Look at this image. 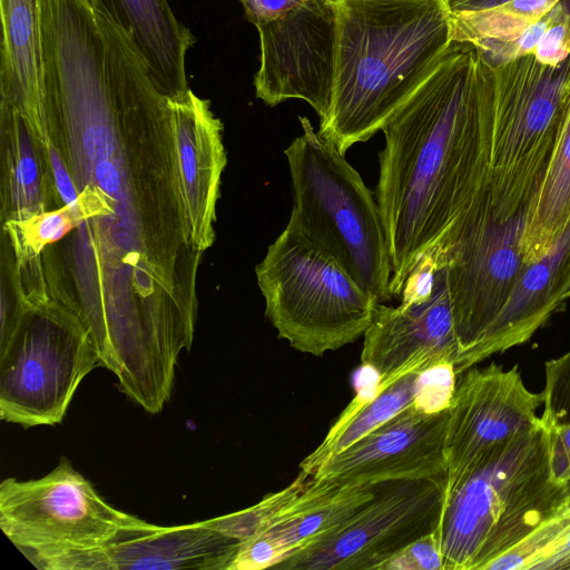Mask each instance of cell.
I'll return each mask as SVG.
<instances>
[{
	"mask_svg": "<svg viewBox=\"0 0 570 570\" xmlns=\"http://www.w3.org/2000/svg\"><path fill=\"white\" fill-rule=\"evenodd\" d=\"M445 483H379L374 497L334 530L274 569L379 570L402 548L439 525Z\"/></svg>",
	"mask_w": 570,
	"mask_h": 570,
	"instance_id": "cell-11",
	"label": "cell"
},
{
	"mask_svg": "<svg viewBox=\"0 0 570 570\" xmlns=\"http://www.w3.org/2000/svg\"><path fill=\"white\" fill-rule=\"evenodd\" d=\"M377 485L309 478L301 494L266 530L238 544L228 570L274 568L353 515L374 497Z\"/></svg>",
	"mask_w": 570,
	"mask_h": 570,
	"instance_id": "cell-17",
	"label": "cell"
},
{
	"mask_svg": "<svg viewBox=\"0 0 570 570\" xmlns=\"http://www.w3.org/2000/svg\"><path fill=\"white\" fill-rule=\"evenodd\" d=\"M114 210L105 196L86 187L78 199L60 208L36 214L21 220H8V232L17 259L28 262L40 255L45 248L61 240L88 220L111 218Z\"/></svg>",
	"mask_w": 570,
	"mask_h": 570,
	"instance_id": "cell-24",
	"label": "cell"
},
{
	"mask_svg": "<svg viewBox=\"0 0 570 570\" xmlns=\"http://www.w3.org/2000/svg\"><path fill=\"white\" fill-rule=\"evenodd\" d=\"M255 274L278 337L314 356L363 336L379 304L333 256L288 226Z\"/></svg>",
	"mask_w": 570,
	"mask_h": 570,
	"instance_id": "cell-6",
	"label": "cell"
},
{
	"mask_svg": "<svg viewBox=\"0 0 570 570\" xmlns=\"http://www.w3.org/2000/svg\"><path fill=\"white\" fill-rule=\"evenodd\" d=\"M298 120L303 132L284 150L293 191L286 226L333 256L385 304L393 298L392 265L375 194L307 117Z\"/></svg>",
	"mask_w": 570,
	"mask_h": 570,
	"instance_id": "cell-4",
	"label": "cell"
},
{
	"mask_svg": "<svg viewBox=\"0 0 570 570\" xmlns=\"http://www.w3.org/2000/svg\"><path fill=\"white\" fill-rule=\"evenodd\" d=\"M569 493L552 474L542 421L498 444L443 499L436 529L443 570H488Z\"/></svg>",
	"mask_w": 570,
	"mask_h": 570,
	"instance_id": "cell-3",
	"label": "cell"
},
{
	"mask_svg": "<svg viewBox=\"0 0 570 570\" xmlns=\"http://www.w3.org/2000/svg\"><path fill=\"white\" fill-rule=\"evenodd\" d=\"M128 39L157 89L178 100L190 90L186 55L196 39L167 0H89Z\"/></svg>",
	"mask_w": 570,
	"mask_h": 570,
	"instance_id": "cell-19",
	"label": "cell"
},
{
	"mask_svg": "<svg viewBox=\"0 0 570 570\" xmlns=\"http://www.w3.org/2000/svg\"><path fill=\"white\" fill-rule=\"evenodd\" d=\"M552 474L570 492V424L547 426Z\"/></svg>",
	"mask_w": 570,
	"mask_h": 570,
	"instance_id": "cell-30",
	"label": "cell"
},
{
	"mask_svg": "<svg viewBox=\"0 0 570 570\" xmlns=\"http://www.w3.org/2000/svg\"><path fill=\"white\" fill-rule=\"evenodd\" d=\"M451 42L444 0H340L335 86L320 135L344 155L371 139Z\"/></svg>",
	"mask_w": 570,
	"mask_h": 570,
	"instance_id": "cell-2",
	"label": "cell"
},
{
	"mask_svg": "<svg viewBox=\"0 0 570 570\" xmlns=\"http://www.w3.org/2000/svg\"><path fill=\"white\" fill-rule=\"evenodd\" d=\"M309 478L299 472L289 485L255 505L209 520L217 530L240 543L266 530L301 494Z\"/></svg>",
	"mask_w": 570,
	"mask_h": 570,
	"instance_id": "cell-26",
	"label": "cell"
},
{
	"mask_svg": "<svg viewBox=\"0 0 570 570\" xmlns=\"http://www.w3.org/2000/svg\"><path fill=\"white\" fill-rule=\"evenodd\" d=\"M175 163L187 246L200 254L214 242L215 212L226 166L223 124L191 90L169 99Z\"/></svg>",
	"mask_w": 570,
	"mask_h": 570,
	"instance_id": "cell-15",
	"label": "cell"
},
{
	"mask_svg": "<svg viewBox=\"0 0 570 570\" xmlns=\"http://www.w3.org/2000/svg\"><path fill=\"white\" fill-rule=\"evenodd\" d=\"M238 542L210 520L127 532L108 544L67 553L48 561L46 570L198 569L228 570Z\"/></svg>",
	"mask_w": 570,
	"mask_h": 570,
	"instance_id": "cell-16",
	"label": "cell"
},
{
	"mask_svg": "<svg viewBox=\"0 0 570 570\" xmlns=\"http://www.w3.org/2000/svg\"><path fill=\"white\" fill-rule=\"evenodd\" d=\"M27 304L0 342V417L23 428L62 421L83 377L101 365L82 321L46 294Z\"/></svg>",
	"mask_w": 570,
	"mask_h": 570,
	"instance_id": "cell-7",
	"label": "cell"
},
{
	"mask_svg": "<svg viewBox=\"0 0 570 570\" xmlns=\"http://www.w3.org/2000/svg\"><path fill=\"white\" fill-rule=\"evenodd\" d=\"M340 0H305L283 16L256 26L261 65L256 97L275 107L306 101L324 119L336 78Z\"/></svg>",
	"mask_w": 570,
	"mask_h": 570,
	"instance_id": "cell-12",
	"label": "cell"
},
{
	"mask_svg": "<svg viewBox=\"0 0 570 570\" xmlns=\"http://www.w3.org/2000/svg\"><path fill=\"white\" fill-rule=\"evenodd\" d=\"M569 284L570 224L546 254L525 263L480 344L476 364L528 342L569 298Z\"/></svg>",
	"mask_w": 570,
	"mask_h": 570,
	"instance_id": "cell-18",
	"label": "cell"
},
{
	"mask_svg": "<svg viewBox=\"0 0 570 570\" xmlns=\"http://www.w3.org/2000/svg\"><path fill=\"white\" fill-rule=\"evenodd\" d=\"M544 374L541 421L548 428L570 424V351L548 361Z\"/></svg>",
	"mask_w": 570,
	"mask_h": 570,
	"instance_id": "cell-27",
	"label": "cell"
},
{
	"mask_svg": "<svg viewBox=\"0 0 570 570\" xmlns=\"http://www.w3.org/2000/svg\"><path fill=\"white\" fill-rule=\"evenodd\" d=\"M509 0H444L450 13L478 11L502 4Z\"/></svg>",
	"mask_w": 570,
	"mask_h": 570,
	"instance_id": "cell-32",
	"label": "cell"
},
{
	"mask_svg": "<svg viewBox=\"0 0 570 570\" xmlns=\"http://www.w3.org/2000/svg\"><path fill=\"white\" fill-rule=\"evenodd\" d=\"M449 407L409 406L325 460L311 478L354 485L401 480L445 483Z\"/></svg>",
	"mask_w": 570,
	"mask_h": 570,
	"instance_id": "cell-14",
	"label": "cell"
},
{
	"mask_svg": "<svg viewBox=\"0 0 570 570\" xmlns=\"http://www.w3.org/2000/svg\"><path fill=\"white\" fill-rule=\"evenodd\" d=\"M491 122L489 187L500 220L528 213L570 107V56L558 66L533 53L499 67L478 57Z\"/></svg>",
	"mask_w": 570,
	"mask_h": 570,
	"instance_id": "cell-5",
	"label": "cell"
},
{
	"mask_svg": "<svg viewBox=\"0 0 570 570\" xmlns=\"http://www.w3.org/2000/svg\"><path fill=\"white\" fill-rule=\"evenodd\" d=\"M456 376L452 365H442L424 372H411L377 386L368 401L351 405L352 410L345 412L323 442L301 462L299 471L312 476L325 460L415 403L425 404L434 411L449 407Z\"/></svg>",
	"mask_w": 570,
	"mask_h": 570,
	"instance_id": "cell-20",
	"label": "cell"
},
{
	"mask_svg": "<svg viewBox=\"0 0 570 570\" xmlns=\"http://www.w3.org/2000/svg\"><path fill=\"white\" fill-rule=\"evenodd\" d=\"M375 188L390 250V291L400 297L425 252L489 185L491 122L470 42L441 60L384 124Z\"/></svg>",
	"mask_w": 570,
	"mask_h": 570,
	"instance_id": "cell-1",
	"label": "cell"
},
{
	"mask_svg": "<svg viewBox=\"0 0 570 570\" xmlns=\"http://www.w3.org/2000/svg\"><path fill=\"white\" fill-rule=\"evenodd\" d=\"M2 141L7 142L3 163V194L8 199V220H21L52 210L60 199L45 150L38 144L21 114L0 100Z\"/></svg>",
	"mask_w": 570,
	"mask_h": 570,
	"instance_id": "cell-22",
	"label": "cell"
},
{
	"mask_svg": "<svg viewBox=\"0 0 570 570\" xmlns=\"http://www.w3.org/2000/svg\"><path fill=\"white\" fill-rule=\"evenodd\" d=\"M0 96L39 132L45 125L40 0H0Z\"/></svg>",
	"mask_w": 570,
	"mask_h": 570,
	"instance_id": "cell-21",
	"label": "cell"
},
{
	"mask_svg": "<svg viewBox=\"0 0 570 570\" xmlns=\"http://www.w3.org/2000/svg\"><path fill=\"white\" fill-rule=\"evenodd\" d=\"M568 295H569V297H570V284H569V291H568Z\"/></svg>",
	"mask_w": 570,
	"mask_h": 570,
	"instance_id": "cell-33",
	"label": "cell"
},
{
	"mask_svg": "<svg viewBox=\"0 0 570 570\" xmlns=\"http://www.w3.org/2000/svg\"><path fill=\"white\" fill-rule=\"evenodd\" d=\"M541 405L542 393L525 386L518 366L492 363L461 373L449 407L443 499L491 449L535 428Z\"/></svg>",
	"mask_w": 570,
	"mask_h": 570,
	"instance_id": "cell-13",
	"label": "cell"
},
{
	"mask_svg": "<svg viewBox=\"0 0 570 570\" xmlns=\"http://www.w3.org/2000/svg\"><path fill=\"white\" fill-rule=\"evenodd\" d=\"M400 304L379 303L364 333L362 365L384 386L396 377L442 365L455 367L459 344L442 256L429 249L403 285Z\"/></svg>",
	"mask_w": 570,
	"mask_h": 570,
	"instance_id": "cell-10",
	"label": "cell"
},
{
	"mask_svg": "<svg viewBox=\"0 0 570 570\" xmlns=\"http://www.w3.org/2000/svg\"><path fill=\"white\" fill-rule=\"evenodd\" d=\"M553 19L552 9L532 23L519 37L508 41L480 40L472 43L479 59L489 67H499L523 56L533 53L541 36Z\"/></svg>",
	"mask_w": 570,
	"mask_h": 570,
	"instance_id": "cell-28",
	"label": "cell"
},
{
	"mask_svg": "<svg viewBox=\"0 0 570 570\" xmlns=\"http://www.w3.org/2000/svg\"><path fill=\"white\" fill-rule=\"evenodd\" d=\"M570 224V107L523 232L525 263L546 254Z\"/></svg>",
	"mask_w": 570,
	"mask_h": 570,
	"instance_id": "cell-23",
	"label": "cell"
},
{
	"mask_svg": "<svg viewBox=\"0 0 570 570\" xmlns=\"http://www.w3.org/2000/svg\"><path fill=\"white\" fill-rule=\"evenodd\" d=\"M436 529L402 548L379 570H443Z\"/></svg>",
	"mask_w": 570,
	"mask_h": 570,
	"instance_id": "cell-29",
	"label": "cell"
},
{
	"mask_svg": "<svg viewBox=\"0 0 570 570\" xmlns=\"http://www.w3.org/2000/svg\"><path fill=\"white\" fill-rule=\"evenodd\" d=\"M149 524L110 505L65 458L40 479L9 478L0 484V528L39 569Z\"/></svg>",
	"mask_w": 570,
	"mask_h": 570,
	"instance_id": "cell-9",
	"label": "cell"
},
{
	"mask_svg": "<svg viewBox=\"0 0 570 570\" xmlns=\"http://www.w3.org/2000/svg\"><path fill=\"white\" fill-rule=\"evenodd\" d=\"M527 215L495 218L488 185L433 246L446 272L459 344L458 376L476 364L480 344L525 265Z\"/></svg>",
	"mask_w": 570,
	"mask_h": 570,
	"instance_id": "cell-8",
	"label": "cell"
},
{
	"mask_svg": "<svg viewBox=\"0 0 570 570\" xmlns=\"http://www.w3.org/2000/svg\"><path fill=\"white\" fill-rule=\"evenodd\" d=\"M560 0H509L478 11L450 13L452 41H508L519 37Z\"/></svg>",
	"mask_w": 570,
	"mask_h": 570,
	"instance_id": "cell-25",
	"label": "cell"
},
{
	"mask_svg": "<svg viewBox=\"0 0 570 570\" xmlns=\"http://www.w3.org/2000/svg\"><path fill=\"white\" fill-rule=\"evenodd\" d=\"M246 19L255 27L291 11L305 0H239Z\"/></svg>",
	"mask_w": 570,
	"mask_h": 570,
	"instance_id": "cell-31",
	"label": "cell"
}]
</instances>
